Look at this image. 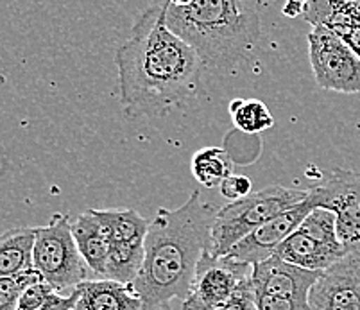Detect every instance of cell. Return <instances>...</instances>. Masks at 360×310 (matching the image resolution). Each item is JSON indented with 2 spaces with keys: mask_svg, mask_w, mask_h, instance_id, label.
I'll list each match as a JSON object with an SVG mask.
<instances>
[{
  "mask_svg": "<svg viewBox=\"0 0 360 310\" xmlns=\"http://www.w3.org/2000/svg\"><path fill=\"white\" fill-rule=\"evenodd\" d=\"M167 0L143 9L117 49L119 99L129 119L163 117L195 96L202 65L198 52L172 32Z\"/></svg>",
  "mask_w": 360,
  "mask_h": 310,
  "instance_id": "1",
  "label": "cell"
},
{
  "mask_svg": "<svg viewBox=\"0 0 360 310\" xmlns=\"http://www.w3.org/2000/svg\"><path fill=\"white\" fill-rule=\"evenodd\" d=\"M217 208L202 203L198 190L176 210L158 208L146 235L142 269L131 287L142 310H155L191 292L198 264L212 251V226Z\"/></svg>",
  "mask_w": 360,
  "mask_h": 310,
  "instance_id": "2",
  "label": "cell"
},
{
  "mask_svg": "<svg viewBox=\"0 0 360 310\" xmlns=\"http://www.w3.org/2000/svg\"><path fill=\"white\" fill-rule=\"evenodd\" d=\"M165 20L214 74H230L251 61L260 44L258 13L240 0H192L186 6L167 0Z\"/></svg>",
  "mask_w": 360,
  "mask_h": 310,
  "instance_id": "3",
  "label": "cell"
},
{
  "mask_svg": "<svg viewBox=\"0 0 360 310\" xmlns=\"http://www.w3.org/2000/svg\"><path fill=\"white\" fill-rule=\"evenodd\" d=\"M309 198V190L269 185L245 198L230 201L217 210L212 226V253L222 257L244 237L276 215L297 207Z\"/></svg>",
  "mask_w": 360,
  "mask_h": 310,
  "instance_id": "4",
  "label": "cell"
},
{
  "mask_svg": "<svg viewBox=\"0 0 360 310\" xmlns=\"http://www.w3.org/2000/svg\"><path fill=\"white\" fill-rule=\"evenodd\" d=\"M32 269L56 290H74L88 280V266L72 233V219L54 214L45 226L36 228Z\"/></svg>",
  "mask_w": 360,
  "mask_h": 310,
  "instance_id": "5",
  "label": "cell"
},
{
  "mask_svg": "<svg viewBox=\"0 0 360 310\" xmlns=\"http://www.w3.org/2000/svg\"><path fill=\"white\" fill-rule=\"evenodd\" d=\"M307 190L314 208L335 214L337 235L346 253L360 251V171L333 167Z\"/></svg>",
  "mask_w": 360,
  "mask_h": 310,
  "instance_id": "6",
  "label": "cell"
},
{
  "mask_svg": "<svg viewBox=\"0 0 360 310\" xmlns=\"http://www.w3.org/2000/svg\"><path fill=\"white\" fill-rule=\"evenodd\" d=\"M309 60L317 86L337 93H360V58L323 25H314L307 36Z\"/></svg>",
  "mask_w": 360,
  "mask_h": 310,
  "instance_id": "7",
  "label": "cell"
},
{
  "mask_svg": "<svg viewBox=\"0 0 360 310\" xmlns=\"http://www.w3.org/2000/svg\"><path fill=\"white\" fill-rule=\"evenodd\" d=\"M251 273L250 264L206 251L198 264L191 292L181 302L183 310H215L233 296L244 280L251 278Z\"/></svg>",
  "mask_w": 360,
  "mask_h": 310,
  "instance_id": "8",
  "label": "cell"
},
{
  "mask_svg": "<svg viewBox=\"0 0 360 310\" xmlns=\"http://www.w3.org/2000/svg\"><path fill=\"white\" fill-rule=\"evenodd\" d=\"M310 310H360V251L323 271L309 292Z\"/></svg>",
  "mask_w": 360,
  "mask_h": 310,
  "instance_id": "9",
  "label": "cell"
},
{
  "mask_svg": "<svg viewBox=\"0 0 360 310\" xmlns=\"http://www.w3.org/2000/svg\"><path fill=\"white\" fill-rule=\"evenodd\" d=\"M312 210V201L307 198L297 207L289 208L283 214L276 215V217H273L265 224H262L260 228L251 231L240 243L235 244L226 253V257L231 260H237V262L250 264V266H255V264H260L264 260L271 259L276 253L278 246L300 228V224L303 223V219Z\"/></svg>",
  "mask_w": 360,
  "mask_h": 310,
  "instance_id": "10",
  "label": "cell"
},
{
  "mask_svg": "<svg viewBox=\"0 0 360 310\" xmlns=\"http://www.w3.org/2000/svg\"><path fill=\"white\" fill-rule=\"evenodd\" d=\"M321 275H323V271L303 269V267L285 262L280 257L273 254L271 259L255 264L251 282H253L257 295L309 303L310 289Z\"/></svg>",
  "mask_w": 360,
  "mask_h": 310,
  "instance_id": "11",
  "label": "cell"
},
{
  "mask_svg": "<svg viewBox=\"0 0 360 310\" xmlns=\"http://www.w3.org/2000/svg\"><path fill=\"white\" fill-rule=\"evenodd\" d=\"M301 16L339 36L360 58V0H310Z\"/></svg>",
  "mask_w": 360,
  "mask_h": 310,
  "instance_id": "12",
  "label": "cell"
},
{
  "mask_svg": "<svg viewBox=\"0 0 360 310\" xmlns=\"http://www.w3.org/2000/svg\"><path fill=\"white\" fill-rule=\"evenodd\" d=\"M79 299L74 310H142L143 303L131 287L115 280H86L77 287Z\"/></svg>",
  "mask_w": 360,
  "mask_h": 310,
  "instance_id": "13",
  "label": "cell"
},
{
  "mask_svg": "<svg viewBox=\"0 0 360 310\" xmlns=\"http://www.w3.org/2000/svg\"><path fill=\"white\" fill-rule=\"evenodd\" d=\"M276 257L309 271H326L346 254L345 250L325 246L303 231L296 230L278 246Z\"/></svg>",
  "mask_w": 360,
  "mask_h": 310,
  "instance_id": "14",
  "label": "cell"
},
{
  "mask_svg": "<svg viewBox=\"0 0 360 310\" xmlns=\"http://www.w3.org/2000/svg\"><path fill=\"white\" fill-rule=\"evenodd\" d=\"M72 233L88 269L99 278H104L108 257H110V239L91 208L72 221Z\"/></svg>",
  "mask_w": 360,
  "mask_h": 310,
  "instance_id": "15",
  "label": "cell"
},
{
  "mask_svg": "<svg viewBox=\"0 0 360 310\" xmlns=\"http://www.w3.org/2000/svg\"><path fill=\"white\" fill-rule=\"evenodd\" d=\"M36 228H11L0 233V278H15L32 269Z\"/></svg>",
  "mask_w": 360,
  "mask_h": 310,
  "instance_id": "16",
  "label": "cell"
},
{
  "mask_svg": "<svg viewBox=\"0 0 360 310\" xmlns=\"http://www.w3.org/2000/svg\"><path fill=\"white\" fill-rule=\"evenodd\" d=\"M94 215L106 231L110 244H143L149 230V223L133 208H110L97 210L91 208Z\"/></svg>",
  "mask_w": 360,
  "mask_h": 310,
  "instance_id": "17",
  "label": "cell"
},
{
  "mask_svg": "<svg viewBox=\"0 0 360 310\" xmlns=\"http://www.w3.org/2000/svg\"><path fill=\"white\" fill-rule=\"evenodd\" d=\"M192 174L202 187H221L222 181L233 174V160L222 148L199 149L192 158Z\"/></svg>",
  "mask_w": 360,
  "mask_h": 310,
  "instance_id": "18",
  "label": "cell"
},
{
  "mask_svg": "<svg viewBox=\"0 0 360 310\" xmlns=\"http://www.w3.org/2000/svg\"><path fill=\"white\" fill-rule=\"evenodd\" d=\"M230 115L233 119L235 127L248 135L271 129L274 126V117L271 115L269 108L257 99H235L230 103Z\"/></svg>",
  "mask_w": 360,
  "mask_h": 310,
  "instance_id": "19",
  "label": "cell"
},
{
  "mask_svg": "<svg viewBox=\"0 0 360 310\" xmlns=\"http://www.w3.org/2000/svg\"><path fill=\"white\" fill-rule=\"evenodd\" d=\"M305 235L312 237L317 243L325 244V246L335 247V250H345V246L340 244L339 235H337V217L333 212L326 210V208H314L303 223L297 228ZM346 251V250H345Z\"/></svg>",
  "mask_w": 360,
  "mask_h": 310,
  "instance_id": "20",
  "label": "cell"
},
{
  "mask_svg": "<svg viewBox=\"0 0 360 310\" xmlns=\"http://www.w3.org/2000/svg\"><path fill=\"white\" fill-rule=\"evenodd\" d=\"M38 280L44 278L34 269H31L25 275L15 276V278H0V310L18 309V299H20V295L24 292L25 287L38 282Z\"/></svg>",
  "mask_w": 360,
  "mask_h": 310,
  "instance_id": "21",
  "label": "cell"
},
{
  "mask_svg": "<svg viewBox=\"0 0 360 310\" xmlns=\"http://www.w3.org/2000/svg\"><path fill=\"white\" fill-rule=\"evenodd\" d=\"M56 290L49 285L45 280H38V282L31 283L25 287L24 292L18 299V309L20 310H38L41 306L47 305L52 298H54Z\"/></svg>",
  "mask_w": 360,
  "mask_h": 310,
  "instance_id": "22",
  "label": "cell"
},
{
  "mask_svg": "<svg viewBox=\"0 0 360 310\" xmlns=\"http://www.w3.org/2000/svg\"><path fill=\"white\" fill-rule=\"evenodd\" d=\"M215 310H258L257 292H255L251 278L244 280L233 292V296Z\"/></svg>",
  "mask_w": 360,
  "mask_h": 310,
  "instance_id": "23",
  "label": "cell"
},
{
  "mask_svg": "<svg viewBox=\"0 0 360 310\" xmlns=\"http://www.w3.org/2000/svg\"><path fill=\"white\" fill-rule=\"evenodd\" d=\"M221 194L230 201L245 198L253 192V181L244 174H231L224 179L219 187Z\"/></svg>",
  "mask_w": 360,
  "mask_h": 310,
  "instance_id": "24",
  "label": "cell"
},
{
  "mask_svg": "<svg viewBox=\"0 0 360 310\" xmlns=\"http://www.w3.org/2000/svg\"><path fill=\"white\" fill-rule=\"evenodd\" d=\"M257 306L258 310H310L309 303L274 298V296L267 295H257Z\"/></svg>",
  "mask_w": 360,
  "mask_h": 310,
  "instance_id": "25",
  "label": "cell"
},
{
  "mask_svg": "<svg viewBox=\"0 0 360 310\" xmlns=\"http://www.w3.org/2000/svg\"><path fill=\"white\" fill-rule=\"evenodd\" d=\"M77 299H79V290L77 289H74L70 295H67V296L60 295V292H56L54 298H52L47 305L41 306V309H38V310H74ZM16 310H20V309H16Z\"/></svg>",
  "mask_w": 360,
  "mask_h": 310,
  "instance_id": "26",
  "label": "cell"
},
{
  "mask_svg": "<svg viewBox=\"0 0 360 310\" xmlns=\"http://www.w3.org/2000/svg\"><path fill=\"white\" fill-rule=\"evenodd\" d=\"M310 0H285V4L281 8V13L287 18H297V16L303 15L305 8L309 6Z\"/></svg>",
  "mask_w": 360,
  "mask_h": 310,
  "instance_id": "27",
  "label": "cell"
},
{
  "mask_svg": "<svg viewBox=\"0 0 360 310\" xmlns=\"http://www.w3.org/2000/svg\"><path fill=\"white\" fill-rule=\"evenodd\" d=\"M170 2L176 6H186V4H191L192 0H170Z\"/></svg>",
  "mask_w": 360,
  "mask_h": 310,
  "instance_id": "28",
  "label": "cell"
},
{
  "mask_svg": "<svg viewBox=\"0 0 360 310\" xmlns=\"http://www.w3.org/2000/svg\"><path fill=\"white\" fill-rule=\"evenodd\" d=\"M155 310H172V309H170V305H169V303H163V305L156 306Z\"/></svg>",
  "mask_w": 360,
  "mask_h": 310,
  "instance_id": "29",
  "label": "cell"
}]
</instances>
